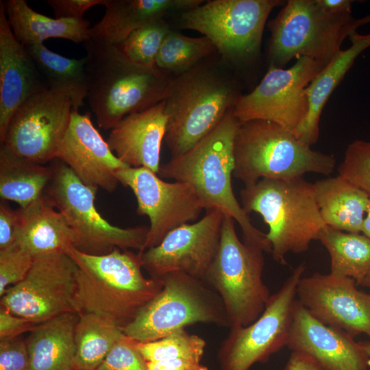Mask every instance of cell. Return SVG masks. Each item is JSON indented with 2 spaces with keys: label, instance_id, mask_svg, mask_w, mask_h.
<instances>
[{
  "label": "cell",
  "instance_id": "obj_1",
  "mask_svg": "<svg viewBox=\"0 0 370 370\" xmlns=\"http://www.w3.org/2000/svg\"><path fill=\"white\" fill-rule=\"evenodd\" d=\"M67 254L77 266L78 314L94 313L123 330L162 288L160 278L144 276L140 255L131 250L92 255L72 247Z\"/></svg>",
  "mask_w": 370,
  "mask_h": 370
},
{
  "label": "cell",
  "instance_id": "obj_2",
  "mask_svg": "<svg viewBox=\"0 0 370 370\" xmlns=\"http://www.w3.org/2000/svg\"><path fill=\"white\" fill-rule=\"evenodd\" d=\"M238 125L232 108L204 138L160 165L158 175L192 186L209 208L220 209L238 223L244 242L271 253L266 234L252 224L233 191L234 140Z\"/></svg>",
  "mask_w": 370,
  "mask_h": 370
},
{
  "label": "cell",
  "instance_id": "obj_3",
  "mask_svg": "<svg viewBox=\"0 0 370 370\" xmlns=\"http://www.w3.org/2000/svg\"><path fill=\"white\" fill-rule=\"evenodd\" d=\"M84 46L87 99L100 128L112 130L126 116L164 100L171 80L163 71L132 62L116 45L90 38Z\"/></svg>",
  "mask_w": 370,
  "mask_h": 370
},
{
  "label": "cell",
  "instance_id": "obj_4",
  "mask_svg": "<svg viewBox=\"0 0 370 370\" xmlns=\"http://www.w3.org/2000/svg\"><path fill=\"white\" fill-rule=\"evenodd\" d=\"M241 205L248 214H259L269 230L266 238L273 258L286 264L288 253L306 251L327 227L316 200L314 184L304 180L261 179L245 186Z\"/></svg>",
  "mask_w": 370,
  "mask_h": 370
},
{
  "label": "cell",
  "instance_id": "obj_5",
  "mask_svg": "<svg viewBox=\"0 0 370 370\" xmlns=\"http://www.w3.org/2000/svg\"><path fill=\"white\" fill-rule=\"evenodd\" d=\"M233 176L245 186L261 179H295L307 173L328 175L336 158L311 149L294 133L274 123H239L234 140Z\"/></svg>",
  "mask_w": 370,
  "mask_h": 370
},
{
  "label": "cell",
  "instance_id": "obj_6",
  "mask_svg": "<svg viewBox=\"0 0 370 370\" xmlns=\"http://www.w3.org/2000/svg\"><path fill=\"white\" fill-rule=\"evenodd\" d=\"M236 98L228 81L206 71L190 69L171 80L164 99V140L172 156L185 153L209 134Z\"/></svg>",
  "mask_w": 370,
  "mask_h": 370
},
{
  "label": "cell",
  "instance_id": "obj_7",
  "mask_svg": "<svg viewBox=\"0 0 370 370\" xmlns=\"http://www.w3.org/2000/svg\"><path fill=\"white\" fill-rule=\"evenodd\" d=\"M235 222L224 214L219 250L204 279L220 297L230 328L255 321L271 295L262 279L264 251L240 241Z\"/></svg>",
  "mask_w": 370,
  "mask_h": 370
},
{
  "label": "cell",
  "instance_id": "obj_8",
  "mask_svg": "<svg viewBox=\"0 0 370 370\" xmlns=\"http://www.w3.org/2000/svg\"><path fill=\"white\" fill-rule=\"evenodd\" d=\"M160 278L162 290L123 330L126 336L147 343L196 323L229 327L220 297L204 280L182 272Z\"/></svg>",
  "mask_w": 370,
  "mask_h": 370
},
{
  "label": "cell",
  "instance_id": "obj_9",
  "mask_svg": "<svg viewBox=\"0 0 370 370\" xmlns=\"http://www.w3.org/2000/svg\"><path fill=\"white\" fill-rule=\"evenodd\" d=\"M271 64L281 68L295 58L327 65L344 39L358 27L351 14H330L317 0H289L268 23Z\"/></svg>",
  "mask_w": 370,
  "mask_h": 370
},
{
  "label": "cell",
  "instance_id": "obj_10",
  "mask_svg": "<svg viewBox=\"0 0 370 370\" xmlns=\"http://www.w3.org/2000/svg\"><path fill=\"white\" fill-rule=\"evenodd\" d=\"M52 166L53 174L45 194L73 230L74 247L92 255L108 254L115 248L143 251L149 227L122 228L112 225L95 205L97 189L84 184L62 161Z\"/></svg>",
  "mask_w": 370,
  "mask_h": 370
},
{
  "label": "cell",
  "instance_id": "obj_11",
  "mask_svg": "<svg viewBox=\"0 0 370 370\" xmlns=\"http://www.w3.org/2000/svg\"><path fill=\"white\" fill-rule=\"evenodd\" d=\"M306 270L296 267L282 287L269 299L260 316L247 326L230 328L219 349L221 370H251L287 345L293 321L298 283Z\"/></svg>",
  "mask_w": 370,
  "mask_h": 370
},
{
  "label": "cell",
  "instance_id": "obj_12",
  "mask_svg": "<svg viewBox=\"0 0 370 370\" xmlns=\"http://www.w3.org/2000/svg\"><path fill=\"white\" fill-rule=\"evenodd\" d=\"M278 0H213L182 12L183 27L207 37L224 56L251 57L258 52L267 19Z\"/></svg>",
  "mask_w": 370,
  "mask_h": 370
},
{
  "label": "cell",
  "instance_id": "obj_13",
  "mask_svg": "<svg viewBox=\"0 0 370 370\" xmlns=\"http://www.w3.org/2000/svg\"><path fill=\"white\" fill-rule=\"evenodd\" d=\"M324 66L305 57L287 69L271 64L253 91L237 97L234 116L239 123L267 121L295 133L308 112L306 89Z\"/></svg>",
  "mask_w": 370,
  "mask_h": 370
},
{
  "label": "cell",
  "instance_id": "obj_14",
  "mask_svg": "<svg viewBox=\"0 0 370 370\" xmlns=\"http://www.w3.org/2000/svg\"><path fill=\"white\" fill-rule=\"evenodd\" d=\"M77 266L66 254L35 258L25 278L7 289L1 306L34 323L77 313Z\"/></svg>",
  "mask_w": 370,
  "mask_h": 370
},
{
  "label": "cell",
  "instance_id": "obj_15",
  "mask_svg": "<svg viewBox=\"0 0 370 370\" xmlns=\"http://www.w3.org/2000/svg\"><path fill=\"white\" fill-rule=\"evenodd\" d=\"M119 183L130 188L137 200L136 212L146 215L150 225L143 251L157 246L172 230L197 220L206 202L190 184L168 182L144 167H128L116 173Z\"/></svg>",
  "mask_w": 370,
  "mask_h": 370
},
{
  "label": "cell",
  "instance_id": "obj_16",
  "mask_svg": "<svg viewBox=\"0 0 370 370\" xmlns=\"http://www.w3.org/2000/svg\"><path fill=\"white\" fill-rule=\"evenodd\" d=\"M72 110L69 98L49 88L33 95L11 117L1 147L37 164L53 161Z\"/></svg>",
  "mask_w": 370,
  "mask_h": 370
},
{
  "label": "cell",
  "instance_id": "obj_17",
  "mask_svg": "<svg viewBox=\"0 0 370 370\" xmlns=\"http://www.w3.org/2000/svg\"><path fill=\"white\" fill-rule=\"evenodd\" d=\"M199 221L172 230L157 246L138 252L151 278L182 272L204 280L218 252L224 213L212 207Z\"/></svg>",
  "mask_w": 370,
  "mask_h": 370
},
{
  "label": "cell",
  "instance_id": "obj_18",
  "mask_svg": "<svg viewBox=\"0 0 370 370\" xmlns=\"http://www.w3.org/2000/svg\"><path fill=\"white\" fill-rule=\"evenodd\" d=\"M350 278L332 273L302 277L297 299L318 321L352 337H370V293L356 288Z\"/></svg>",
  "mask_w": 370,
  "mask_h": 370
},
{
  "label": "cell",
  "instance_id": "obj_19",
  "mask_svg": "<svg viewBox=\"0 0 370 370\" xmlns=\"http://www.w3.org/2000/svg\"><path fill=\"white\" fill-rule=\"evenodd\" d=\"M56 159L84 184L108 193H112L119 184L116 173L129 167L116 157L94 127L90 113L81 114L75 110H72Z\"/></svg>",
  "mask_w": 370,
  "mask_h": 370
},
{
  "label": "cell",
  "instance_id": "obj_20",
  "mask_svg": "<svg viewBox=\"0 0 370 370\" xmlns=\"http://www.w3.org/2000/svg\"><path fill=\"white\" fill-rule=\"evenodd\" d=\"M286 347L310 357L320 370H369L370 358L360 342L318 321L297 299Z\"/></svg>",
  "mask_w": 370,
  "mask_h": 370
},
{
  "label": "cell",
  "instance_id": "obj_21",
  "mask_svg": "<svg viewBox=\"0 0 370 370\" xmlns=\"http://www.w3.org/2000/svg\"><path fill=\"white\" fill-rule=\"evenodd\" d=\"M27 48L15 38L0 2V141L11 117L33 95L49 88Z\"/></svg>",
  "mask_w": 370,
  "mask_h": 370
},
{
  "label": "cell",
  "instance_id": "obj_22",
  "mask_svg": "<svg viewBox=\"0 0 370 370\" xmlns=\"http://www.w3.org/2000/svg\"><path fill=\"white\" fill-rule=\"evenodd\" d=\"M162 101L145 110L129 114L113 127L107 143L129 167H144L158 175L166 116Z\"/></svg>",
  "mask_w": 370,
  "mask_h": 370
},
{
  "label": "cell",
  "instance_id": "obj_23",
  "mask_svg": "<svg viewBox=\"0 0 370 370\" xmlns=\"http://www.w3.org/2000/svg\"><path fill=\"white\" fill-rule=\"evenodd\" d=\"M201 0H105V14L90 27V39L100 42L121 45L133 32L169 12L193 9Z\"/></svg>",
  "mask_w": 370,
  "mask_h": 370
},
{
  "label": "cell",
  "instance_id": "obj_24",
  "mask_svg": "<svg viewBox=\"0 0 370 370\" xmlns=\"http://www.w3.org/2000/svg\"><path fill=\"white\" fill-rule=\"evenodd\" d=\"M15 243L34 258L66 254L75 237L62 214L44 194L25 208H19Z\"/></svg>",
  "mask_w": 370,
  "mask_h": 370
},
{
  "label": "cell",
  "instance_id": "obj_25",
  "mask_svg": "<svg viewBox=\"0 0 370 370\" xmlns=\"http://www.w3.org/2000/svg\"><path fill=\"white\" fill-rule=\"evenodd\" d=\"M349 37L350 47L341 50L306 89L309 104L308 112L294 134L310 146L317 143L319 138L321 114L330 96L357 57L370 47V34H360L354 31Z\"/></svg>",
  "mask_w": 370,
  "mask_h": 370
},
{
  "label": "cell",
  "instance_id": "obj_26",
  "mask_svg": "<svg viewBox=\"0 0 370 370\" xmlns=\"http://www.w3.org/2000/svg\"><path fill=\"white\" fill-rule=\"evenodd\" d=\"M76 313H65L38 323L25 340L29 370H74Z\"/></svg>",
  "mask_w": 370,
  "mask_h": 370
},
{
  "label": "cell",
  "instance_id": "obj_27",
  "mask_svg": "<svg viewBox=\"0 0 370 370\" xmlns=\"http://www.w3.org/2000/svg\"><path fill=\"white\" fill-rule=\"evenodd\" d=\"M3 3L15 38L25 47L52 38L76 43L90 38V22L86 19L50 18L33 10L25 0H6Z\"/></svg>",
  "mask_w": 370,
  "mask_h": 370
},
{
  "label": "cell",
  "instance_id": "obj_28",
  "mask_svg": "<svg viewBox=\"0 0 370 370\" xmlns=\"http://www.w3.org/2000/svg\"><path fill=\"white\" fill-rule=\"evenodd\" d=\"M313 184L325 225L344 232L360 233L370 197L338 175Z\"/></svg>",
  "mask_w": 370,
  "mask_h": 370
},
{
  "label": "cell",
  "instance_id": "obj_29",
  "mask_svg": "<svg viewBox=\"0 0 370 370\" xmlns=\"http://www.w3.org/2000/svg\"><path fill=\"white\" fill-rule=\"evenodd\" d=\"M25 47L45 79L48 88L69 98L73 110L78 111L88 96L86 57L66 58L49 49L43 43Z\"/></svg>",
  "mask_w": 370,
  "mask_h": 370
},
{
  "label": "cell",
  "instance_id": "obj_30",
  "mask_svg": "<svg viewBox=\"0 0 370 370\" xmlns=\"http://www.w3.org/2000/svg\"><path fill=\"white\" fill-rule=\"evenodd\" d=\"M53 174L52 166L20 158L0 149V197L25 208L45 194Z\"/></svg>",
  "mask_w": 370,
  "mask_h": 370
},
{
  "label": "cell",
  "instance_id": "obj_31",
  "mask_svg": "<svg viewBox=\"0 0 370 370\" xmlns=\"http://www.w3.org/2000/svg\"><path fill=\"white\" fill-rule=\"evenodd\" d=\"M123 334L120 327L103 317L79 314L75 329L74 370H95Z\"/></svg>",
  "mask_w": 370,
  "mask_h": 370
},
{
  "label": "cell",
  "instance_id": "obj_32",
  "mask_svg": "<svg viewBox=\"0 0 370 370\" xmlns=\"http://www.w3.org/2000/svg\"><path fill=\"white\" fill-rule=\"evenodd\" d=\"M319 241L330 257V273L354 279L360 284L370 271V238L362 233L328 227Z\"/></svg>",
  "mask_w": 370,
  "mask_h": 370
},
{
  "label": "cell",
  "instance_id": "obj_33",
  "mask_svg": "<svg viewBox=\"0 0 370 370\" xmlns=\"http://www.w3.org/2000/svg\"><path fill=\"white\" fill-rule=\"evenodd\" d=\"M214 49L206 36L188 37L170 30L160 47L156 67L162 71L183 73Z\"/></svg>",
  "mask_w": 370,
  "mask_h": 370
},
{
  "label": "cell",
  "instance_id": "obj_34",
  "mask_svg": "<svg viewBox=\"0 0 370 370\" xmlns=\"http://www.w3.org/2000/svg\"><path fill=\"white\" fill-rule=\"evenodd\" d=\"M206 345L202 338L185 329L154 341L137 342V348L147 362L183 358L200 362Z\"/></svg>",
  "mask_w": 370,
  "mask_h": 370
},
{
  "label": "cell",
  "instance_id": "obj_35",
  "mask_svg": "<svg viewBox=\"0 0 370 370\" xmlns=\"http://www.w3.org/2000/svg\"><path fill=\"white\" fill-rule=\"evenodd\" d=\"M169 31L162 18L156 20L137 29L117 46L132 62L147 67H156L157 56Z\"/></svg>",
  "mask_w": 370,
  "mask_h": 370
},
{
  "label": "cell",
  "instance_id": "obj_36",
  "mask_svg": "<svg viewBox=\"0 0 370 370\" xmlns=\"http://www.w3.org/2000/svg\"><path fill=\"white\" fill-rule=\"evenodd\" d=\"M338 175L370 197V140H356L347 148Z\"/></svg>",
  "mask_w": 370,
  "mask_h": 370
},
{
  "label": "cell",
  "instance_id": "obj_37",
  "mask_svg": "<svg viewBox=\"0 0 370 370\" xmlns=\"http://www.w3.org/2000/svg\"><path fill=\"white\" fill-rule=\"evenodd\" d=\"M34 258L16 243L0 249V296L22 281L30 270Z\"/></svg>",
  "mask_w": 370,
  "mask_h": 370
},
{
  "label": "cell",
  "instance_id": "obj_38",
  "mask_svg": "<svg viewBox=\"0 0 370 370\" xmlns=\"http://www.w3.org/2000/svg\"><path fill=\"white\" fill-rule=\"evenodd\" d=\"M95 370H148L137 341L124 333Z\"/></svg>",
  "mask_w": 370,
  "mask_h": 370
},
{
  "label": "cell",
  "instance_id": "obj_39",
  "mask_svg": "<svg viewBox=\"0 0 370 370\" xmlns=\"http://www.w3.org/2000/svg\"><path fill=\"white\" fill-rule=\"evenodd\" d=\"M0 370H29L25 340L19 336L0 339Z\"/></svg>",
  "mask_w": 370,
  "mask_h": 370
},
{
  "label": "cell",
  "instance_id": "obj_40",
  "mask_svg": "<svg viewBox=\"0 0 370 370\" xmlns=\"http://www.w3.org/2000/svg\"><path fill=\"white\" fill-rule=\"evenodd\" d=\"M105 0H48L55 18L82 20L85 12L92 6L103 5Z\"/></svg>",
  "mask_w": 370,
  "mask_h": 370
},
{
  "label": "cell",
  "instance_id": "obj_41",
  "mask_svg": "<svg viewBox=\"0 0 370 370\" xmlns=\"http://www.w3.org/2000/svg\"><path fill=\"white\" fill-rule=\"evenodd\" d=\"M20 221L19 209H12L5 201L0 203V249L15 243V236Z\"/></svg>",
  "mask_w": 370,
  "mask_h": 370
},
{
  "label": "cell",
  "instance_id": "obj_42",
  "mask_svg": "<svg viewBox=\"0 0 370 370\" xmlns=\"http://www.w3.org/2000/svg\"><path fill=\"white\" fill-rule=\"evenodd\" d=\"M36 325L0 307V339L18 337L23 333L31 332Z\"/></svg>",
  "mask_w": 370,
  "mask_h": 370
},
{
  "label": "cell",
  "instance_id": "obj_43",
  "mask_svg": "<svg viewBox=\"0 0 370 370\" xmlns=\"http://www.w3.org/2000/svg\"><path fill=\"white\" fill-rule=\"evenodd\" d=\"M147 365L148 370H209L201 362L183 358L150 361Z\"/></svg>",
  "mask_w": 370,
  "mask_h": 370
},
{
  "label": "cell",
  "instance_id": "obj_44",
  "mask_svg": "<svg viewBox=\"0 0 370 370\" xmlns=\"http://www.w3.org/2000/svg\"><path fill=\"white\" fill-rule=\"evenodd\" d=\"M284 370H320V369L308 356L292 352Z\"/></svg>",
  "mask_w": 370,
  "mask_h": 370
},
{
  "label": "cell",
  "instance_id": "obj_45",
  "mask_svg": "<svg viewBox=\"0 0 370 370\" xmlns=\"http://www.w3.org/2000/svg\"><path fill=\"white\" fill-rule=\"evenodd\" d=\"M319 6L326 12L334 15L352 13V1L349 0H317Z\"/></svg>",
  "mask_w": 370,
  "mask_h": 370
},
{
  "label": "cell",
  "instance_id": "obj_46",
  "mask_svg": "<svg viewBox=\"0 0 370 370\" xmlns=\"http://www.w3.org/2000/svg\"><path fill=\"white\" fill-rule=\"evenodd\" d=\"M360 233L370 238V198L363 219Z\"/></svg>",
  "mask_w": 370,
  "mask_h": 370
},
{
  "label": "cell",
  "instance_id": "obj_47",
  "mask_svg": "<svg viewBox=\"0 0 370 370\" xmlns=\"http://www.w3.org/2000/svg\"><path fill=\"white\" fill-rule=\"evenodd\" d=\"M358 27L370 23V14L356 20Z\"/></svg>",
  "mask_w": 370,
  "mask_h": 370
},
{
  "label": "cell",
  "instance_id": "obj_48",
  "mask_svg": "<svg viewBox=\"0 0 370 370\" xmlns=\"http://www.w3.org/2000/svg\"><path fill=\"white\" fill-rule=\"evenodd\" d=\"M360 285H362L363 286L370 288V271L367 273L366 277L363 279V280L362 281Z\"/></svg>",
  "mask_w": 370,
  "mask_h": 370
},
{
  "label": "cell",
  "instance_id": "obj_49",
  "mask_svg": "<svg viewBox=\"0 0 370 370\" xmlns=\"http://www.w3.org/2000/svg\"><path fill=\"white\" fill-rule=\"evenodd\" d=\"M366 353L370 358V341L360 342ZM370 370V369H369Z\"/></svg>",
  "mask_w": 370,
  "mask_h": 370
}]
</instances>
